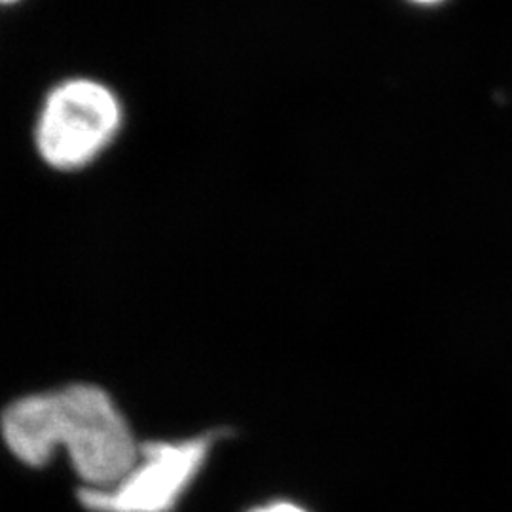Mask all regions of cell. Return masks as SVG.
<instances>
[{
  "mask_svg": "<svg viewBox=\"0 0 512 512\" xmlns=\"http://www.w3.org/2000/svg\"><path fill=\"white\" fill-rule=\"evenodd\" d=\"M0 433L10 452L29 467L46 465L57 448H65L82 488L118 482L141 448L109 393L90 384L21 397L4 410Z\"/></svg>",
  "mask_w": 512,
  "mask_h": 512,
  "instance_id": "cell-1",
  "label": "cell"
},
{
  "mask_svg": "<svg viewBox=\"0 0 512 512\" xmlns=\"http://www.w3.org/2000/svg\"><path fill=\"white\" fill-rule=\"evenodd\" d=\"M217 435L154 440L141 444L139 456L109 488H82L80 503L92 512H171L203 465Z\"/></svg>",
  "mask_w": 512,
  "mask_h": 512,
  "instance_id": "cell-2",
  "label": "cell"
},
{
  "mask_svg": "<svg viewBox=\"0 0 512 512\" xmlns=\"http://www.w3.org/2000/svg\"><path fill=\"white\" fill-rule=\"evenodd\" d=\"M122 124V109L107 86L76 78L59 84L44 101L37 122L42 160L59 171L93 162Z\"/></svg>",
  "mask_w": 512,
  "mask_h": 512,
  "instance_id": "cell-3",
  "label": "cell"
},
{
  "mask_svg": "<svg viewBox=\"0 0 512 512\" xmlns=\"http://www.w3.org/2000/svg\"><path fill=\"white\" fill-rule=\"evenodd\" d=\"M249 512H310L306 511L304 507L296 505L293 501H272V503H266V505H260L255 507Z\"/></svg>",
  "mask_w": 512,
  "mask_h": 512,
  "instance_id": "cell-4",
  "label": "cell"
},
{
  "mask_svg": "<svg viewBox=\"0 0 512 512\" xmlns=\"http://www.w3.org/2000/svg\"><path fill=\"white\" fill-rule=\"evenodd\" d=\"M12 2H16V0H0V4H12Z\"/></svg>",
  "mask_w": 512,
  "mask_h": 512,
  "instance_id": "cell-5",
  "label": "cell"
},
{
  "mask_svg": "<svg viewBox=\"0 0 512 512\" xmlns=\"http://www.w3.org/2000/svg\"><path fill=\"white\" fill-rule=\"evenodd\" d=\"M418 2H433V0H418Z\"/></svg>",
  "mask_w": 512,
  "mask_h": 512,
  "instance_id": "cell-6",
  "label": "cell"
}]
</instances>
